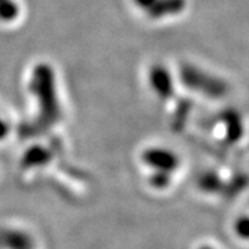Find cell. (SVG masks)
Listing matches in <instances>:
<instances>
[{
	"label": "cell",
	"mask_w": 249,
	"mask_h": 249,
	"mask_svg": "<svg viewBox=\"0 0 249 249\" xmlns=\"http://www.w3.org/2000/svg\"><path fill=\"white\" fill-rule=\"evenodd\" d=\"M7 133H9V124L0 116V142L7 136Z\"/></svg>",
	"instance_id": "obj_1"
}]
</instances>
